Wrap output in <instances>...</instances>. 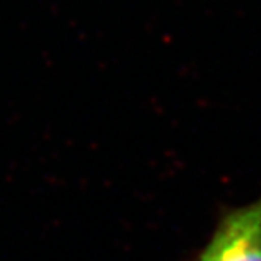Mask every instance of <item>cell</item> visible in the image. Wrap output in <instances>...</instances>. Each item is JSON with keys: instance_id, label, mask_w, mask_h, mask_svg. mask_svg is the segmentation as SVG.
Segmentation results:
<instances>
[{"instance_id": "cell-1", "label": "cell", "mask_w": 261, "mask_h": 261, "mask_svg": "<svg viewBox=\"0 0 261 261\" xmlns=\"http://www.w3.org/2000/svg\"><path fill=\"white\" fill-rule=\"evenodd\" d=\"M192 261H261V197L223 216Z\"/></svg>"}]
</instances>
